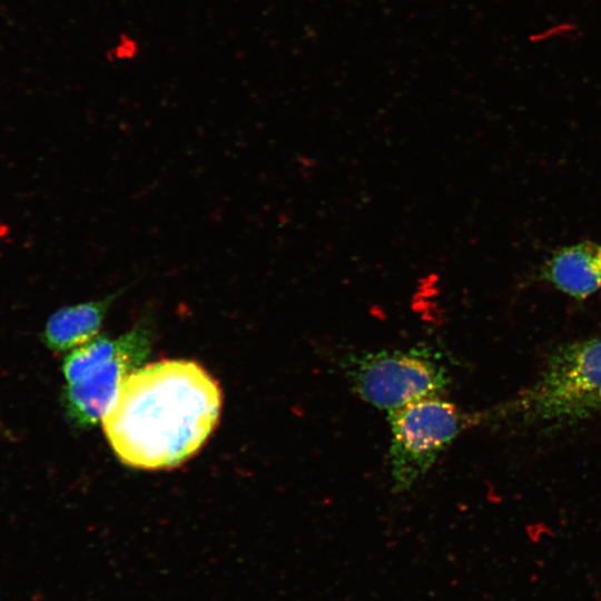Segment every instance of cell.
<instances>
[{
	"label": "cell",
	"instance_id": "obj_7",
	"mask_svg": "<svg viewBox=\"0 0 601 601\" xmlns=\"http://www.w3.org/2000/svg\"><path fill=\"white\" fill-rule=\"evenodd\" d=\"M543 276L561 292L585 298L601 288V245L583 242L552 255Z\"/></svg>",
	"mask_w": 601,
	"mask_h": 601
},
{
	"label": "cell",
	"instance_id": "obj_1",
	"mask_svg": "<svg viewBox=\"0 0 601 601\" xmlns=\"http://www.w3.org/2000/svg\"><path fill=\"white\" fill-rule=\"evenodd\" d=\"M220 408L219 385L201 365L161 359L124 380L102 427L122 463L167 470L200 450L218 423Z\"/></svg>",
	"mask_w": 601,
	"mask_h": 601
},
{
	"label": "cell",
	"instance_id": "obj_3",
	"mask_svg": "<svg viewBox=\"0 0 601 601\" xmlns=\"http://www.w3.org/2000/svg\"><path fill=\"white\" fill-rule=\"evenodd\" d=\"M336 365L358 397L387 412L437 395L449 384L447 368L428 347L348 352Z\"/></svg>",
	"mask_w": 601,
	"mask_h": 601
},
{
	"label": "cell",
	"instance_id": "obj_6",
	"mask_svg": "<svg viewBox=\"0 0 601 601\" xmlns=\"http://www.w3.org/2000/svg\"><path fill=\"white\" fill-rule=\"evenodd\" d=\"M127 287L98 299L65 306L47 321L42 339L56 353H65L79 347L99 335L111 305L125 293Z\"/></svg>",
	"mask_w": 601,
	"mask_h": 601
},
{
	"label": "cell",
	"instance_id": "obj_5",
	"mask_svg": "<svg viewBox=\"0 0 601 601\" xmlns=\"http://www.w3.org/2000/svg\"><path fill=\"white\" fill-rule=\"evenodd\" d=\"M154 337L151 324L142 321L117 336L96 362L66 381L65 408L76 426L88 428L102 421L124 380L149 356Z\"/></svg>",
	"mask_w": 601,
	"mask_h": 601
},
{
	"label": "cell",
	"instance_id": "obj_8",
	"mask_svg": "<svg viewBox=\"0 0 601 601\" xmlns=\"http://www.w3.org/2000/svg\"><path fill=\"white\" fill-rule=\"evenodd\" d=\"M139 53V42L130 35H119L114 46L107 51L109 61L131 60Z\"/></svg>",
	"mask_w": 601,
	"mask_h": 601
},
{
	"label": "cell",
	"instance_id": "obj_4",
	"mask_svg": "<svg viewBox=\"0 0 601 601\" xmlns=\"http://www.w3.org/2000/svg\"><path fill=\"white\" fill-rule=\"evenodd\" d=\"M467 418L437 395L388 412V461L395 492L410 490L466 426Z\"/></svg>",
	"mask_w": 601,
	"mask_h": 601
},
{
	"label": "cell",
	"instance_id": "obj_2",
	"mask_svg": "<svg viewBox=\"0 0 601 601\" xmlns=\"http://www.w3.org/2000/svg\"><path fill=\"white\" fill-rule=\"evenodd\" d=\"M505 412L528 425L559 427L601 412V337L556 348L539 378Z\"/></svg>",
	"mask_w": 601,
	"mask_h": 601
}]
</instances>
